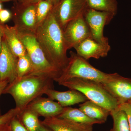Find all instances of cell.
Wrapping results in <instances>:
<instances>
[{"label": "cell", "mask_w": 131, "mask_h": 131, "mask_svg": "<svg viewBox=\"0 0 131 131\" xmlns=\"http://www.w3.org/2000/svg\"><path fill=\"white\" fill-rule=\"evenodd\" d=\"M35 35L49 62L62 72L69 62L68 49L63 31L56 20L52 9L38 26Z\"/></svg>", "instance_id": "obj_1"}, {"label": "cell", "mask_w": 131, "mask_h": 131, "mask_svg": "<svg viewBox=\"0 0 131 131\" xmlns=\"http://www.w3.org/2000/svg\"><path fill=\"white\" fill-rule=\"evenodd\" d=\"M54 81L53 79L46 76L30 74L17 78L8 84L3 94L12 95L16 107L22 111L32 101L45 94L48 90L54 89Z\"/></svg>", "instance_id": "obj_2"}, {"label": "cell", "mask_w": 131, "mask_h": 131, "mask_svg": "<svg viewBox=\"0 0 131 131\" xmlns=\"http://www.w3.org/2000/svg\"><path fill=\"white\" fill-rule=\"evenodd\" d=\"M87 61L77 53L71 51L68 65L56 82L59 84L69 79L77 78L104 83L112 81L117 75V73L107 74L102 72Z\"/></svg>", "instance_id": "obj_3"}, {"label": "cell", "mask_w": 131, "mask_h": 131, "mask_svg": "<svg viewBox=\"0 0 131 131\" xmlns=\"http://www.w3.org/2000/svg\"><path fill=\"white\" fill-rule=\"evenodd\" d=\"M59 85L80 91L89 100L100 105L110 112L118 107L119 104L100 83L82 78H71Z\"/></svg>", "instance_id": "obj_4"}, {"label": "cell", "mask_w": 131, "mask_h": 131, "mask_svg": "<svg viewBox=\"0 0 131 131\" xmlns=\"http://www.w3.org/2000/svg\"><path fill=\"white\" fill-rule=\"evenodd\" d=\"M17 31V30H16ZM17 34L26 50L32 63V74L46 76L55 81L61 76L62 71L51 65L47 60L34 34L18 31Z\"/></svg>", "instance_id": "obj_5"}, {"label": "cell", "mask_w": 131, "mask_h": 131, "mask_svg": "<svg viewBox=\"0 0 131 131\" xmlns=\"http://www.w3.org/2000/svg\"><path fill=\"white\" fill-rule=\"evenodd\" d=\"M37 3L20 4L15 1L12 8V19L14 26L18 31L34 34L37 27Z\"/></svg>", "instance_id": "obj_6"}, {"label": "cell", "mask_w": 131, "mask_h": 131, "mask_svg": "<svg viewBox=\"0 0 131 131\" xmlns=\"http://www.w3.org/2000/svg\"><path fill=\"white\" fill-rule=\"evenodd\" d=\"M86 0H60L52 11L58 24L63 31L69 22L84 14Z\"/></svg>", "instance_id": "obj_7"}, {"label": "cell", "mask_w": 131, "mask_h": 131, "mask_svg": "<svg viewBox=\"0 0 131 131\" xmlns=\"http://www.w3.org/2000/svg\"><path fill=\"white\" fill-rule=\"evenodd\" d=\"M114 16L111 13L87 8L83 16L89 28L91 38L99 43L108 44V39L103 35V30L105 26L110 23Z\"/></svg>", "instance_id": "obj_8"}, {"label": "cell", "mask_w": 131, "mask_h": 131, "mask_svg": "<svg viewBox=\"0 0 131 131\" xmlns=\"http://www.w3.org/2000/svg\"><path fill=\"white\" fill-rule=\"evenodd\" d=\"M63 31L68 50L85 39L91 37L83 14L69 22Z\"/></svg>", "instance_id": "obj_9"}, {"label": "cell", "mask_w": 131, "mask_h": 131, "mask_svg": "<svg viewBox=\"0 0 131 131\" xmlns=\"http://www.w3.org/2000/svg\"><path fill=\"white\" fill-rule=\"evenodd\" d=\"M18 58L11 51L4 37L0 53V81L8 84L17 78V66Z\"/></svg>", "instance_id": "obj_10"}, {"label": "cell", "mask_w": 131, "mask_h": 131, "mask_svg": "<svg viewBox=\"0 0 131 131\" xmlns=\"http://www.w3.org/2000/svg\"><path fill=\"white\" fill-rule=\"evenodd\" d=\"M73 48L78 55L86 60L91 58L99 59L105 57L111 50L109 44L99 43L91 37L83 40Z\"/></svg>", "instance_id": "obj_11"}, {"label": "cell", "mask_w": 131, "mask_h": 131, "mask_svg": "<svg viewBox=\"0 0 131 131\" xmlns=\"http://www.w3.org/2000/svg\"><path fill=\"white\" fill-rule=\"evenodd\" d=\"M119 105L131 100V79L123 77L117 73L112 81L102 83Z\"/></svg>", "instance_id": "obj_12"}, {"label": "cell", "mask_w": 131, "mask_h": 131, "mask_svg": "<svg viewBox=\"0 0 131 131\" xmlns=\"http://www.w3.org/2000/svg\"><path fill=\"white\" fill-rule=\"evenodd\" d=\"M58 102L49 98L38 97L29 103L26 108L32 110L39 116L45 118L58 117L63 109Z\"/></svg>", "instance_id": "obj_13"}, {"label": "cell", "mask_w": 131, "mask_h": 131, "mask_svg": "<svg viewBox=\"0 0 131 131\" xmlns=\"http://www.w3.org/2000/svg\"><path fill=\"white\" fill-rule=\"evenodd\" d=\"M41 123L53 131H93V125L55 117L45 118Z\"/></svg>", "instance_id": "obj_14"}, {"label": "cell", "mask_w": 131, "mask_h": 131, "mask_svg": "<svg viewBox=\"0 0 131 131\" xmlns=\"http://www.w3.org/2000/svg\"><path fill=\"white\" fill-rule=\"evenodd\" d=\"M45 94L50 99L57 101L63 107L83 103L89 100L80 91L70 89L67 91H59L54 89H49L45 92Z\"/></svg>", "instance_id": "obj_15"}, {"label": "cell", "mask_w": 131, "mask_h": 131, "mask_svg": "<svg viewBox=\"0 0 131 131\" xmlns=\"http://www.w3.org/2000/svg\"><path fill=\"white\" fill-rule=\"evenodd\" d=\"M3 26V37L12 52L18 58L27 54L25 47L19 38L15 27L5 24Z\"/></svg>", "instance_id": "obj_16"}, {"label": "cell", "mask_w": 131, "mask_h": 131, "mask_svg": "<svg viewBox=\"0 0 131 131\" xmlns=\"http://www.w3.org/2000/svg\"><path fill=\"white\" fill-rule=\"evenodd\" d=\"M79 108L90 118L101 121L103 124L110 115L109 110L89 100L80 104Z\"/></svg>", "instance_id": "obj_17"}, {"label": "cell", "mask_w": 131, "mask_h": 131, "mask_svg": "<svg viewBox=\"0 0 131 131\" xmlns=\"http://www.w3.org/2000/svg\"><path fill=\"white\" fill-rule=\"evenodd\" d=\"M57 117L86 125H93L94 124H103L101 121L90 118L79 108L69 107H64L62 112Z\"/></svg>", "instance_id": "obj_18"}, {"label": "cell", "mask_w": 131, "mask_h": 131, "mask_svg": "<svg viewBox=\"0 0 131 131\" xmlns=\"http://www.w3.org/2000/svg\"><path fill=\"white\" fill-rule=\"evenodd\" d=\"M39 116L32 110L25 108L17 117L29 131H37L41 124Z\"/></svg>", "instance_id": "obj_19"}, {"label": "cell", "mask_w": 131, "mask_h": 131, "mask_svg": "<svg viewBox=\"0 0 131 131\" xmlns=\"http://www.w3.org/2000/svg\"><path fill=\"white\" fill-rule=\"evenodd\" d=\"M88 7L98 11L117 14L118 3L117 0H86Z\"/></svg>", "instance_id": "obj_20"}, {"label": "cell", "mask_w": 131, "mask_h": 131, "mask_svg": "<svg viewBox=\"0 0 131 131\" xmlns=\"http://www.w3.org/2000/svg\"><path fill=\"white\" fill-rule=\"evenodd\" d=\"M113 120V126L110 131H130L126 115L118 108L110 112Z\"/></svg>", "instance_id": "obj_21"}, {"label": "cell", "mask_w": 131, "mask_h": 131, "mask_svg": "<svg viewBox=\"0 0 131 131\" xmlns=\"http://www.w3.org/2000/svg\"><path fill=\"white\" fill-rule=\"evenodd\" d=\"M33 68L32 63L28 54L19 57L18 59L17 66V78L32 74Z\"/></svg>", "instance_id": "obj_22"}, {"label": "cell", "mask_w": 131, "mask_h": 131, "mask_svg": "<svg viewBox=\"0 0 131 131\" xmlns=\"http://www.w3.org/2000/svg\"><path fill=\"white\" fill-rule=\"evenodd\" d=\"M53 6L54 5L49 0H42L37 3L36 17L37 26L47 18Z\"/></svg>", "instance_id": "obj_23"}, {"label": "cell", "mask_w": 131, "mask_h": 131, "mask_svg": "<svg viewBox=\"0 0 131 131\" xmlns=\"http://www.w3.org/2000/svg\"><path fill=\"white\" fill-rule=\"evenodd\" d=\"M21 111L19 108L15 107L10 109L5 114L0 115V126L10 123L14 118L18 115Z\"/></svg>", "instance_id": "obj_24"}, {"label": "cell", "mask_w": 131, "mask_h": 131, "mask_svg": "<svg viewBox=\"0 0 131 131\" xmlns=\"http://www.w3.org/2000/svg\"><path fill=\"white\" fill-rule=\"evenodd\" d=\"M10 126L12 131H29L17 117L11 121Z\"/></svg>", "instance_id": "obj_25"}, {"label": "cell", "mask_w": 131, "mask_h": 131, "mask_svg": "<svg viewBox=\"0 0 131 131\" xmlns=\"http://www.w3.org/2000/svg\"><path fill=\"white\" fill-rule=\"evenodd\" d=\"M118 108L125 113L129 124L130 131H131V106L128 102L120 104Z\"/></svg>", "instance_id": "obj_26"}, {"label": "cell", "mask_w": 131, "mask_h": 131, "mask_svg": "<svg viewBox=\"0 0 131 131\" xmlns=\"http://www.w3.org/2000/svg\"><path fill=\"white\" fill-rule=\"evenodd\" d=\"M12 17V14L9 10L2 9L0 11V23L5 24Z\"/></svg>", "instance_id": "obj_27"}, {"label": "cell", "mask_w": 131, "mask_h": 131, "mask_svg": "<svg viewBox=\"0 0 131 131\" xmlns=\"http://www.w3.org/2000/svg\"><path fill=\"white\" fill-rule=\"evenodd\" d=\"M42 0H15V1L20 4L27 5V4L37 3Z\"/></svg>", "instance_id": "obj_28"}, {"label": "cell", "mask_w": 131, "mask_h": 131, "mask_svg": "<svg viewBox=\"0 0 131 131\" xmlns=\"http://www.w3.org/2000/svg\"><path fill=\"white\" fill-rule=\"evenodd\" d=\"M9 123L1 126H0V131H12Z\"/></svg>", "instance_id": "obj_29"}, {"label": "cell", "mask_w": 131, "mask_h": 131, "mask_svg": "<svg viewBox=\"0 0 131 131\" xmlns=\"http://www.w3.org/2000/svg\"><path fill=\"white\" fill-rule=\"evenodd\" d=\"M3 25V24L0 23V53H1V51L3 38V35H4Z\"/></svg>", "instance_id": "obj_30"}, {"label": "cell", "mask_w": 131, "mask_h": 131, "mask_svg": "<svg viewBox=\"0 0 131 131\" xmlns=\"http://www.w3.org/2000/svg\"><path fill=\"white\" fill-rule=\"evenodd\" d=\"M8 83L7 82L0 81V96L3 94V90L7 86Z\"/></svg>", "instance_id": "obj_31"}, {"label": "cell", "mask_w": 131, "mask_h": 131, "mask_svg": "<svg viewBox=\"0 0 131 131\" xmlns=\"http://www.w3.org/2000/svg\"><path fill=\"white\" fill-rule=\"evenodd\" d=\"M37 131H53L51 129L48 128L47 126L42 124L41 122V124Z\"/></svg>", "instance_id": "obj_32"}, {"label": "cell", "mask_w": 131, "mask_h": 131, "mask_svg": "<svg viewBox=\"0 0 131 131\" xmlns=\"http://www.w3.org/2000/svg\"><path fill=\"white\" fill-rule=\"evenodd\" d=\"M49 1L51 2L52 3V4H53L54 6L56 5L60 1V0H49Z\"/></svg>", "instance_id": "obj_33"}, {"label": "cell", "mask_w": 131, "mask_h": 131, "mask_svg": "<svg viewBox=\"0 0 131 131\" xmlns=\"http://www.w3.org/2000/svg\"><path fill=\"white\" fill-rule=\"evenodd\" d=\"M12 1H15V0H0V2L1 3L7 2Z\"/></svg>", "instance_id": "obj_34"}, {"label": "cell", "mask_w": 131, "mask_h": 131, "mask_svg": "<svg viewBox=\"0 0 131 131\" xmlns=\"http://www.w3.org/2000/svg\"><path fill=\"white\" fill-rule=\"evenodd\" d=\"M2 3L0 2V11L2 9V6L1 4Z\"/></svg>", "instance_id": "obj_35"}, {"label": "cell", "mask_w": 131, "mask_h": 131, "mask_svg": "<svg viewBox=\"0 0 131 131\" xmlns=\"http://www.w3.org/2000/svg\"><path fill=\"white\" fill-rule=\"evenodd\" d=\"M128 102H129V103H130V105L131 106V100H130V101H129Z\"/></svg>", "instance_id": "obj_36"}, {"label": "cell", "mask_w": 131, "mask_h": 131, "mask_svg": "<svg viewBox=\"0 0 131 131\" xmlns=\"http://www.w3.org/2000/svg\"></svg>", "instance_id": "obj_37"}]
</instances>
